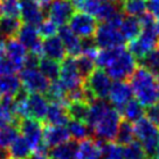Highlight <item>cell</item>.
<instances>
[{"mask_svg": "<svg viewBox=\"0 0 159 159\" xmlns=\"http://www.w3.org/2000/svg\"><path fill=\"white\" fill-rule=\"evenodd\" d=\"M119 30L125 40L130 41V40L136 39L142 30V26H140L138 16H134V15L125 16L124 15V18L119 25Z\"/></svg>", "mask_w": 159, "mask_h": 159, "instance_id": "23", "label": "cell"}, {"mask_svg": "<svg viewBox=\"0 0 159 159\" xmlns=\"http://www.w3.org/2000/svg\"><path fill=\"white\" fill-rule=\"evenodd\" d=\"M21 87V81L15 74L0 75V95H13Z\"/></svg>", "mask_w": 159, "mask_h": 159, "instance_id": "30", "label": "cell"}, {"mask_svg": "<svg viewBox=\"0 0 159 159\" xmlns=\"http://www.w3.org/2000/svg\"><path fill=\"white\" fill-rule=\"evenodd\" d=\"M103 1H108V2H117V1H120V0H103Z\"/></svg>", "mask_w": 159, "mask_h": 159, "instance_id": "50", "label": "cell"}, {"mask_svg": "<svg viewBox=\"0 0 159 159\" xmlns=\"http://www.w3.org/2000/svg\"><path fill=\"white\" fill-rule=\"evenodd\" d=\"M134 136L139 139V143L143 145L148 158H153L158 146L159 128L151 123L146 117H142L134 122Z\"/></svg>", "mask_w": 159, "mask_h": 159, "instance_id": "3", "label": "cell"}, {"mask_svg": "<svg viewBox=\"0 0 159 159\" xmlns=\"http://www.w3.org/2000/svg\"><path fill=\"white\" fill-rule=\"evenodd\" d=\"M68 22H69V28L79 38L94 36L98 26V21L95 16L80 11H75Z\"/></svg>", "mask_w": 159, "mask_h": 159, "instance_id": "7", "label": "cell"}, {"mask_svg": "<svg viewBox=\"0 0 159 159\" xmlns=\"http://www.w3.org/2000/svg\"><path fill=\"white\" fill-rule=\"evenodd\" d=\"M137 66H142L148 69L159 82V45L137 61Z\"/></svg>", "mask_w": 159, "mask_h": 159, "instance_id": "25", "label": "cell"}, {"mask_svg": "<svg viewBox=\"0 0 159 159\" xmlns=\"http://www.w3.org/2000/svg\"><path fill=\"white\" fill-rule=\"evenodd\" d=\"M122 116H124V119H126V120L134 123L136 120H138L139 118H142L144 116V108L137 99L131 98L125 104Z\"/></svg>", "mask_w": 159, "mask_h": 159, "instance_id": "32", "label": "cell"}, {"mask_svg": "<svg viewBox=\"0 0 159 159\" xmlns=\"http://www.w3.org/2000/svg\"><path fill=\"white\" fill-rule=\"evenodd\" d=\"M0 15H6V16L20 19V0L0 1Z\"/></svg>", "mask_w": 159, "mask_h": 159, "instance_id": "37", "label": "cell"}, {"mask_svg": "<svg viewBox=\"0 0 159 159\" xmlns=\"http://www.w3.org/2000/svg\"><path fill=\"white\" fill-rule=\"evenodd\" d=\"M22 21L19 18H12L6 15H0V36L2 38H14Z\"/></svg>", "mask_w": 159, "mask_h": 159, "instance_id": "27", "label": "cell"}, {"mask_svg": "<svg viewBox=\"0 0 159 159\" xmlns=\"http://www.w3.org/2000/svg\"><path fill=\"white\" fill-rule=\"evenodd\" d=\"M19 136V129L15 125H7L5 128L0 129V146L8 148L11 143Z\"/></svg>", "mask_w": 159, "mask_h": 159, "instance_id": "38", "label": "cell"}, {"mask_svg": "<svg viewBox=\"0 0 159 159\" xmlns=\"http://www.w3.org/2000/svg\"><path fill=\"white\" fill-rule=\"evenodd\" d=\"M101 148L97 139L94 140L91 137H88L79 142L76 159H101Z\"/></svg>", "mask_w": 159, "mask_h": 159, "instance_id": "19", "label": "cell"}, {"mask_svg": "<svg viewBox=\"0 0 159 159\" xmlns=\"http://www.w3.org/2000/svg\"><path fill=\"white\" fill-rule=\"evenodd\" d=\"M96 45L99 48H115L118 46H124L125 39L120 33L118 27L109 22H102L97 26L94 34Z\"/></svg>", "mask_w": 159, "mask_h": 159, "instance_id": "6", "label": "cell"}, {"mask_svg": "<svg viewBox=\"0 0 159 159\" xmlns=\"http://www.w3.org/2000/svg\"><path fill=\"white\" fill-rule=\"evenodd\" d=\"M5 38L0 36V57L5 55Z\"/></svg>", "mask_w": 159, "mask_h": 159, "instance_id": "45", "label": "cell"}, {"mask_svg": "<svg viewBox=\"0 0 159 159\" xmlns=\"http://www.w3.org/2000/svg\"><path fill=\"white\" fill-rule=\"evenodd\" d=\"M70 139V134L66 125H50L43 123L42 142L48 148H54Z\"/></svg>", "mask_w": 159, "mask_h": 159, "instance_id": "14", "label": "cell"}, {"mask_svg": "<svg viewBox=\"0 0 159 159\" xmlns=\"http://www.w3.org/2000/svg\"><path fill=\"white\" fill-rule=\"evenodd\" d=\"M39 62H40V57L38 56L36 54L34 53H32L30 52L28 54L25 55V57H24V63L22 66L26 67L27 69H35V68H38V66H39Z\"/></svg>", "mask_w": 159, "mask_h": 159, "instance_id": "42", "label": "cell"}, {"mask_svg": "<svg viewBox=\"0 0 159 159\" xmlns=\"http://www.w3.org/2000/svg\"><path fill=\"white\" fill-rule=\"evenodd\" d=\"M154 30H156V34H157V38H158V40H159V19H158V21L154 24Z\"/></svg>", "mask_w": 159, "mask_h": 159, "instance_id": "47", "label": "cell"}, {"mask_svg": "<svg viewBox=\"0 0 159 159\" xmlns=\"http://www.w3.org/2000/svg\"><path fill=\"white\" fill-rule=\"evenodd\" d=\"M43 123L34 118H21L19 123V132L30 144L32 151H34L42 143Z\"/></svg>", "mask_w": 159, "mask_h": 159, "instance_id": "10", "label": "cell"}, {"mask_svg": "<svg viewBox=\"0 0 159 159\" xmlns=\"http://www.w3.org/2000/svg\"><path fill=\"white\" fill-rule=\"evenodd\" d=\"M43 95H45L46 99L50 103H60L66 107L69 103L67 99V89L65 88V85L62 84L60 79L50 81L49 87Z\"/></svg>", "mask_w": 159, "mask_h": 159, "instance_id": "21", "label": "cell"}, {"mask_svg": "<svg viewBox=\"0 0 159 159\" xmlns=\"http://www.w3.org/2000/svg\"><path fill=\"white\" fill-rule=\"evenodd\" d=\"M5 54H7V56L13 61L19 71L24 68V57L27 53L19 40L15 38H7L5 40Z\"/></svg>", "mask_w": 159, "mask_h": 159, "instance_id": "17", "label": "cell"}, {"mask_svg": "<svg viewBox=\"0 0 159 159\" xmlns=\"http://www.w3.org/2000/svg\"><path fill=\"white\" fill-rule=\"evenodd\" d=\"M123 1H128V0H123Z\"/></svg>", "mask_w": 159, "mask_h": 159, "instance_id": "51", "label": "cell"}, {"mask_svg": "<svg viewBox=\"0 0 159 159\" xmlns=\"http://www.w3.org/2000/svg\"><path fill=\"white\" fill-rule=\"evenodd\" d=\"M0 1H2V0H0Z\"/></svg>", "mask_w": 159, "mask_h": 159, "instance_id": "52", "label": "cell"}, {"mask_svg": "<svg viewBox=\"0 0 159 159\" xmlns=\"http://www.w3.org/2000/svg\"><path fill=\"white\" fill-rule=\"evenodd\" d=\"M74 12L75 8L69 0H54L52 1L48 8L47 18L57 26H62L69 21L70 16L74 14Z\"/></svg>", "mask_w": 159, "mask_h": 159, "instance_id": "12", "label": "cell"}, {"mask_svg": "<svg viewBox=\"0 0 159 159\" xmlns=\"http://www.w3.org/2000/svg\"><path fill=\"white\" fill-rule=\"evenodd\" d=\"M68 131H69L70 137L75 140H82L84 138H88L91 136V130L89 126L85 124L82 120H77V119H70L68 122Z\"/></svg>", "mask_w": 159, "mask_h": 159, "instance_id": "31", "label": "cell"}, {"mask_svg": "<svg viewBox=\"0 0 159 159\" xmlns=\"http://www.w3.org/2000/svg\"><path fill=\"white\" fill-rule=\"evenodd\" d=\"M38 67H39L40 71L45 75L49 81H54V80H57L60 77L61 66L55 60L42 56V57H40V62Z\"/></svg>", "mask_w": 159, "mask_h": 159, "instance_id": "28", "label": "cell"}, {"mask_svg": "<svg viewBox=\"0 0 159 159\" xmlns=\"http://www.w3.org/2000/svg\"><path fill=\"white\" fill-rule=\"evenodd\" d=\"M152 159H159V138H158V146H157V151H156V154L153 156Z\"/></svg>", "mask_w": 159, "mask_h": 159, "instance_id": "48", "label": "cell"}, {"mask_svg": "<svg viewBox=\"0 0 159 159\" xmlns=\"http://www.w3.org/2000/svg\"><path fill=\"white\" fill-rule=\"evenodd\" d=\"M120 117L122 116L118 111L112 107H110L108 111L93 126L91 134H95L97 139H101V140L114 142L117 134L118 124L120 122Z\"/></svg>", "mask_w": 159, "mask_h": 159, "instance_id": "4", "label": "cell"}, {"mask_svg": "<svg viewBox=\"0 0 159 159\" xmlns=\"http://www.w3.org/2000/svg\"><path fill=\"white\" fill-rule=\"evenodd\" d=\"M20 20L38 27L45 20V14L35 0H20Z\"/></svg>", "mask_w": 159, "mask_h": 159, "instance_id": "13", "label": "cell"}, {"mask_svg": "<svg viewBox=\"0 0 159 159\" xmlns=\"http://www.w3.org/2000/svg\"><path fill=\"white\" fill-rule=\"evenodd\" d=\"M57 30H59L57 25L54 24L50 19L43 20V21L36 27L38 34H39V36L42 40L47 39V38H50V36H53V35H56Z\"/></svg>", "mask_w": 159, "mask_h": 159, "instance_id": "39", "label": "cell"}, {"mask_svg": "<svg viewBox=\"0 0 159 159\" xmlns=\"http://www.w3.org/2000/svg\"><path fill=\"white\" fill-rule=\"evenodd\" d=\"M61 62H62V65H60L61 66V70H60L59 79L62 82V84L65 85L67 91L75 89L77 87H81L83 83V80H82L79 70L76 68L74 56L67 55Z\"/></svg>", "mask_w": 159, "mask_h": 159, "instance_id": "9", "label": "cell"}, {"mask_svg": "<svg viewBox=\"0 0 159 159\" xmlns=\"http://www.w3.org/2000/svg\"><path fill=\"white\" fill-rule=\"evenodd\" d=\"M122 11L126 15L139 16L146 11V2L145 0H128L122 1Z\"/></svg>", "mask_w": 159, "mask_h": 159, "instance_id": "36", "label": "cell"}, {"mask_svg": "<svg viewBox=\"0 0 159 159\" xmlns=\"http://www.w3.org/2000/svg\"><path fill=\"white\" fill-rule=\"evenodd\" d=\"M83 87L90 91L96 99H107L111 88V79L104 69L95 68L83 81Z\"/></svg>", "mask_w": 159, "mask_h": 159, "instance_id": "5", "label": "cell"}, {"mask_svg": "<svg viewBox=\"0 0 159 159\" xmlns=\"http://www.w3.org/2000/svg\"><path fill=\"white\" fill-rule=\"evenodd\" d=\"M132 95L134 94H132L131 87L128 82L115 81L114 83H111L108 98L110 99V103L112 104V108H115L122 116L125 104L132 98Z\"/></svg>", "mask_w": 159, "mask_h": 159, "instance_id": "11", "label": "cell"}, {"mask_svg": "<svg viewBox=\"0 0 159 159\" xmlns=\"http://www.w3.org/2000/svg\"><path fill=\"white\" fill-rule=\"evenodd\" d=\"M0 159H11L8 149L5 146H0Z\"/></svg>", "mask_w": 159, "mask_h": 159, "instance_id": "44", "label": "cell"}, {"mask_svg": "<svg viewBox=\"0 0 159 159\" xmlns=\"http://www.w3.org/2000/svg\"><path fill=\"white\" fill-rule=\"evenodd\" d=\"M19 70L16 68V66L13 63V61L8 56H1L0 57V75H8V74H15Z\"/></svg>", "mask_w": 159, "mask_h": 159, "instance_id": "40", "label": "cell"}, {"mask_svg": "<svg viewBox=\"0 0 159 159\" xmlns=\"http://www.w3.org/2000/svg\"><path fill=\"white\" fill-rule=\"evenodd\" d=\"M146 10L154 19H159V0H145Z\"/></svg>", "mask_w": 159, "mask_h": 159, "instance_id": "43", "label": "cell"}, {"mask_svg": "<svg viewBox=\"0 0 159 159\" xmlns=\"http://www.w3.org/2000/svg\"><path fill=\"white\" fill-rule=\"evenodd\" d=\"M14 38H16L25 48L30 50L39 42L40 40H42L38 34L36 27L28 25V24H24V25L21 24L19 30H18V33Z\"/></svg>", "mask_w": 159, "mask_h": 159, "instance_id": "22", "label": "cell"}, {"mask_svg": "<svg viewBox=\"0 0 159 159\" xmlns=\"http://www.w3.org/2000/svg\"><path fill=\"white\" fill-rule=\"evenodd\" d=\"M30 159H49V156H46V154H41V153H32V156L30 157Z\"/></svg>", "mask_w": 159, "mask_h": 159, "instance_id": "46", "label": "cell"}, {"mask_svg": "<svg viewBox=\"0 0 159 159\" xmlns=\"http://www.w3.org/2000/svg\"><path fill=\"white\" fill-rule=\"evenodd\" d=\"M136 67H137V61L134 56L124 46H120L117 54L115 55L114 59L104 68V71L110 79H114L115 81H125L129 80Z\"/></svg>", "mask_w": 159, "mask_h": 159, "instance_id": "2", "label": "cell"}, {"mask_svg": "<svg viewBox=\"0 0 159 159\" xmlns=\"http://www.w3.org/2000/svg\"><path fill=\"white\" fill-rule=\"evenodd\" d=\"M11 159H30L33 151L22 136H18L8 146Z\"/></svg>", "mask_w": 159, "mask_h": 159, "instance_id": "24", "label": "cell"}, {"mask_svg": "<svg viewBox=\"0 0 159 159\" xmlns=\"http://www.w3.org/2000/svg\"><path fill=\"white\" fill-rule=\"evenodd\" d=\"M134 138H136V136H134V123H131L126 119L120 120L114 142H116L120 146H124V145L131 143L132 140H134Z\"/></svg>", "mask_w": 159, "mask_h": 159, "instance_id": "26", "label": "cell"}, {"mask_svg": "<svg viewBox=\"0 0 159 159\" xmlns=\"http://www.w3.org/2000/svg\"><path fill=\"white\" fill-rule=\"evenodd\" d=\"M19 79L21 81V85L25 88L28 93H38V94H45L50 81L40 70L35 69H21L20 70Z\"/></svg>", "mask_w": 159, "mask_h": 159, "instance_id": "8", "label": "cell"}, {"mask_svg": "<svg viewBox=\"0 0 159 159\" xmlns=\"http://www.w3.org/2000/svg\"><path fill=\"white\" fill-rule=\"evenodd\" d=\"M70 120V117L67 112L66 105L60 103H50L47 109L45 122L50 125H67Z\"/></svg>", "mask_w": 159, "mask_h": 159, "instance_id": "18", "label": "cell"}, {"mask_svg": "<svg viewBox=\"0 0 159 159\" xmlns=\"http://www.w3.org/2000/svg\"><path fill=\"white\" fill-rule=\"evenodd\" d=\"M75 63H76V68L79 70L80 75L82 80L84 81L88 76L90 75V73L96 68L95 66V60L87 56L84 54H80L77 56H75Z\"/></svg>", "mask_w": 159, "mask_h": 159, "instance_id": "34", "label": "cell"}, {"mask_svg": "<svg viewBox=\"0 0 159 159\" xmlns=\"http://www.w3.org/2000/svg\"><path fill=\"white\" fill-rule=\"evenodd\" d=\"M66 108L70 119H77V120L84 122L85 117L88 115L89 104L84 101H74V102H69Z\"/></svg>", "mask_w": 159, "mask_h": 159, "instance_id": "33", "label": "cell"}, {"mask_svg": "<svg viewBox=\"0 0 159 159\" xmlns=\"http://www.w3.org/2000/svg\"><path fill=\"white\" fill-rule=\"evenodd\" d=\"M42 53L46 57L55 60L57 62H61L67 56L65 46L57 35L42 40Z\"/></svg>", "mask_w": 159, "mask_h": 159, "instance_id": "16", "label": "cell"}, {"mask_svg": "<svg viewBox=\"0 0 159 159\" xmlns=\"http://www.w3.org/2000/svg\"><path fill=\"white\" fill-rule=\"evenodd\" d=\"M157 103H159V84H158V89H157Z\"/></svg>", "mask_w": 159, "mask_h": 159, "instance_id": "49", "label": "cell"}, {"mask_svg": "<svg viewBox=\"0 0 159 159\" xmlns=\"http://www.w3.org/2000/svg\"><path fill=\"white\" fill-rule=\"evenodd\" d=\"M77 146H79L77 140L69 139L49 150V157L53 159H76Z\"/></svg>", "mask_w": 159, "mask_h": 159, "instance_id": "20", "label": "cell"}, {"mask_svg": "<svg viewBox=\"0 0 159 159\" xmlns=\"http://www.w3.org/2000/svg\"><path fill=\"white\" fill-rule=\"evenodd\" d=\"M123 156L124 159H149L143 145L137 140H132L131 143L124 145Z\"/></svg>", "mask_w": 159, "mask_h": 159, "instance_id": "35", "label": "cell"}, {"mask_svg": "<svg viewBox=\"0 0 159 159\" xmlns=\"http://www.w3.org/2000/svg\"><path fill=\"white\" fill-rule=\"evenodd\" d=\"M57 33H59V38L65 46L67 54L70 56H74V57L81 54V40L73 30H70L69 26H60Z\"/></svg>", "mask_w": 159, "mask_h": 159, "instance_id": "15", "label": "cell"}, {"mask_svg": "<svg viewBox=\"0 0 159 159\" xmlns=\"http://www.w3.org/2000/svg\"><path fill=\"white\" fill-rule=\"evenodd\" d=\"M129 84L132 94L143 107H148L157 102V89L159 82L144 67L138 66L129 77Z\"/></svg>", "mask_w": 159, "mask_h": 159, "instance_id": "1", "label": "cell"}, {"mask_svg": "<svg viewBox=\"0 0 159 159\" xmlns=\"http://www.w3.org/2000/svg\"><path fill=\"white\" fill-rule=\"evenodd\" d=\"M144 115L151 123H153L156 126L159 128V103H153L151 105H148L144 110Z\"/></svg>", "mask_w": 159, "mask_h": 159, "instance_id": "41", "label": "cell"}, {"mask_svg": "<svg viewBox=\"0 0 159 159\" xmlns=\"http://www.w3.org/2000/svg\"><path fill=\"white\" fill-rule=\"evenodd\" d=\"M101 148V159H124L123 148L116 142H105L97 139Z\"/></svg>", "mask_w": 159, "mask_h": 159, "instance_id": "29", "label": "cell"}]
</instances>
